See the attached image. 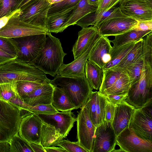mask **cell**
Returning a JSON list of instances; mask_svg holds the SVG:
<instances>
[{"instance_id": "54", "label": "cell", "mask_w": 152, "mask_h": 152, "mask_svg": "<svg viewBox=\"0 0 152 152\" xmlns=\"http://www.w3.org/2000/svg\"><path fill=\"white\" fill-rule=\"evenodd\" d=\"M89 5L95 6H98L100 0H86Z\"/></svg>"}, {"instance_id": "35", "label": "cell", "mask_w": 152, "mask_h": 152, "mask_svg": "<svg viewBox=\"0 0 152 152\" xmlns=\"http://www.w3.org/2000/svg\"><path fill=\"white\" fill-rule=\"evenodd\" d=\"M10 152H34L29 143L22 138L18 133L10 140Z\"/></svg>"}, {"instance_id": "33", "label": "cell", "mask_w": 152, "mask_h": 152, "mask_svg": "<svg viewBox=\"0 0 152 152\" xmlns=\"http://www.w3.org/2000/svg\"><path fill=\"white\" fill-rule=\"evenodd\" d=\"M123 71L112 69L103 70V80L99 91L102 93L111 87L119 78Z\"/></svg>"}, {"instance_id": "25", "label": "cell", "mask_w": 152, "mask_h": 152, "mask_svg": "<svg viewBox=\"0 0 152 152\" xmlns=\"http://www.w3.org/2000/svg\"><path fill=\"white\" fill-rule=\"evenodd\" d=\"M51 104L58 111L69 112L76 109L75 105L62 88L54 86Z\"/></svg>"}, {"instance_id": "31", "label": "cell", "mask_w": 152, "mask_h": 152, "mask_svg": "<svg viewBox=\"0 0 152 152\" xmlns=\"http://www.w3.org/2000/svg\"><path fill=\"white\" fill-rule=\"evenodd\" d=\"M132 84V81L125 69L115 83L102 93L104 95L128 93Z\"/></svg>"}, {"instance_id": "48", "label": "cell", "mask_w": 152, "mask_h": 152, "mask_svg": "<svg viewBox=\"0 0 152 152\" xmlns=\"http://www.w3.org/2000/svg\"><path fill=\"white\" fill-rule=\"evenodd\" d=\"M133 29L137 31L152 30V20L138 21L136 26Z\"/></svg>"}, {"instance_id": "1", "label": "cell", "mask_w": 152, "mask_h": 152, "mask_svg": "<svg viewBox=\"0 0 152 152\" xmlns=\"http://www.w3.org/2000/svg\"><path fill=\"white\" fill-rule=\"evenodd\" d=\"M45 75L34 66L16 58L0 64V84L18 81L44 84L50 81Z\"/></svg>"}, {"instance_id": "51", "label": "cell", "mask_w": 152, "mask_h": 152, "mask_svg": "<svg viewBox=\"0 0 152 152\" xmlns=\"http://www.w3.org/2000/svg\"><path fill=\"white\" fill-rule=\"evenodd\" d=\"M19 10V8L12 14L4 16L0 18V29L6 24L10 19Z\"/></svg>"}, {"instance_id": "18", "label": "cell", "mask_w": 152, "mask_h": 152, "mask_svg": "<svg viewBox=\"0 0 152 152\" xmlns=\"http://www.w3.org/2000/svg\"><path fill=\"white\" fill-rule=\"evenodd\" d=\"M106 101L103 94L92 91L85 105L90 119L96 127L105 121Z\"/></svg>"}, {"instance_id": "32", "label": "cell", "mask_w": 152, "mask_h": 152, "mask_svg": "<svg viewBox=\"0 0 152 152\" xmlns=\"http://www.w3.org/2000/svg\"><path fill=\"white\" fill-rule=\"evenodd\" d=\"M135 42L118 47H112L109 53L111 60L102 69L111 68L117 65L133 48Z\"/></svg>"}, {"instance_id": "5", "label": "cell", "mask_w": 152, "mask_h": 152, "mask_svg": "<svg viewBox=\"0 0 152 152\" xmlns=\"http://www.w3.org/2000/svg\"><path fill=\"white\" fill-rule=\"evenodd\" d=\"M46 37V34H40L9 39L15 48L16 58L29 63L39 55Z\"/></svg>"}, {"instance_id": "27", "label": "cell", "mask_w": 152, "mask_h": 152, "mask_svg": "<svg viewBox=\"0 0 152 152\" xmlns=\"http://www.w3.org/2000/svg\"><path fill=\"white\" fill-rule=\"evenodd\" d=\"M98 7L89 4L86 0H81L74 8L68 20L62 26L60 32L68 26L76 24L78 20L87 14L96 11Z\"/></svg>"}, {"instance_id": "47", "label": "cell", "mask_w": 152, "mask_h": 152, "mask_svg": "<svg viewBox=\"0 0 152 152\" xmlns=\"http://www.w3.org/2000/svg\"><path fill=\"white\" fill-rule=\"evenodd\" d=\"M8 102L17 107L20 111L23 110H27L29 106L18 95L14 97Z\"/></svg>"}, {"instance_id": "9", "label": "cell", "mask_w": 152, "mask_h": 152, "mask_svg": "<svg viewBox=\"0 0 152 152\" xmlns=\"http://www.w3.org/2000/svg\"><path fill=\"white\" fill-rule=\"evenodd\" d=\"M152 102L135 108L129 127L139 137L152 141Z\"/></svg>"}, {"instance_id": "55", "label": "cell", "mask_w": 152, "mask_h": 152, "mask_svg": "<svg viewBox=\"0 0 152 152\" xmlns=\"http://www.w3.org/2000/svg\"><path fill=\"white\" fill-rule=\"evenodd\" d=\"M64 0H50L51 4H53L61 2Z\"/></svg>"}, {"instance_id": "34", "label": "cell", "mask_w": 152, "mask_h": 152, "mask_svg": "<svg viewBox=\"0 0 152 152\" xmlns=\"http://www.w3.org/2000/svg\"><path fill=\"white\" fill-rule=\"evenodd\" d=\"M43 84L29 81H17L16 82L17 91L18 96L23 99L33 93Z\"/></svg>"}, {"instance_id": "3", "label": "cell", "mask_w": 152, "mask_h": 152, "mask_svg": "<svg viewBox=\"0 0 152 152\" xmlns=\"http://www.w3.org/2000/svg\"><path fill=\"white\" fill-rule=\"evenodd\" d=\"M50 83L62 88L69 96L76 109L85 105L93 88L85 77H74L55 75Z\"/></svg>"}, {"instance_id": "7", "label": "cell", "mask_w": 152, "mask_h": 152, "mask_svg": "<svg viewBox=\"0 0 152 152\" xmlns=\"http://www.w3.org/2000/svg\"><path fill=\"white\" fill-rule=\"evenodd\" d=\"M51 5L50 0H31L20 8L19 17L26 23L47 29V15Z\"/></svg>"}, {"instance_id": "13", "label": "cell", "mask_w": 152, "mask_h": 152, "mask_svg": "<svg viewBox=\"0 0 152 152\" xmlns=\"http://www.w3.org/2000/svg\"><path fill=\"white\" fill-rule=\"evenodd\" d=\"M101 35L99 32L92 37L82 54L70 63L63 64L58 69L57 75L74 77H84V67L93 46Z\"/></svg>"}, {"instance_id": "8", "label": "cell", "mask_w": 152, "mask_h": 152, "mask_svg": "<svg viewBox=\"0 0 152 152\" xmlns=\"http://www.w3.org/2000/svg\"><path fill=\"white\" fill-rule=\"evenodd\" d=\"M20 9L0 29V37L7 38L20 37L31 35L46 34L45 28L32 25L21 20L19 17Z\"/></svg>"}, {"instance_id": "42", "label": "cell", "mask_w": 152, "mask_h": 152, "mask_svg": "<svg viewBox=\"0 0 152 152\" xmlns=\"http://www.w3.org/2000/svg\"><path fill=\"white\" fill-rule=\"evenodd\" d=\"M27 110L32 114L50 115L58 112L51 104H40L34 106L29 105Z\"/></svg>"}, {"instance_id": "19", "label": "cell", "mask_w": 152, "mask_h": 152, "mask_svg": "<svg viewBox=\"0 0 152 152\" xmlns=\"http://www.w3.org/2000/svg\"><path fill=\"white\" fill-rule=\"evenodd\" d=\"M135 108L125 100L116 105L112 125L117 136L129 126Z\"/></svg>"}, {"instance_id": "38", "label": "cell", "mask_w": 152, "mask_h": 152, "mask_svg": "<svg viewBox=\"0 0 152 152\" xmlns=\"http://www.w3.org/2000/svg\"><path fill=\"white\" fill-rule=\"evenodd\" d=\"M143 61L142 57L136 62L126 66V69L127 72L131 79L132 84L137 82L140 79L142 70Z\"/></svg>"}, {"instance_id": "21", "label": "cell", "mask_w": 152, "mask_h": 152, "mask_svg": "<svg viewBox=\"0 0 152 152\" xmlns=\"http://www.w3.org/2000/svg\"><path fill=\"white\" fill-rule=\"evenodd\" d=\"M111 43L107 37L101 36L92 48L88 60L102 69L104 65L102 59L105 55L110 53L112 47Z\"/></svg>"}, {"instance_id": "29", "label": "cell", "mask_w": 152, "mask_h": 152, "mask_svg": "<svg viewBox=\"0 0 152 152\" xmlns=\"http://www.w3.org/2000/svg\"><path fill=\"white\" fill-rule=\"evenodd\" d=\"M152 30L137 31L133 29L124 33L114 36V39L110 40L113 44V47H117L136 42L143 38Z\"/></svg>"}, {"instance_id": "15", "label": "cell", "mask_w": 152, "mask_h": 152, "mask_svg": "<svg viewBox=\"0 0 152 152\" xmlns=\"http://www.w3.org/2000/svg\"><path fill=\"white\" fill-rule=\"evenodd\" d=\"M138 21L128 16L111 18L103 21L97 27L101 36H115L133 29Z\"/></svg>"}, {"instance_id": "37", "label": "cell", "mask_w": 152, "mask_h": 152, "mask_svg": "<svg viewBox=\"0 0 152 152\" xmlns=\"http://www.w3.org/2000/svg\"><path fill=\"white\" fill-rule=\"evenodd\" d=\"M81 0H64L51 4L47 17L54 14L74 8Z\"/></svg>"}, {"instance_id": "45", "label": "cell", "mask_w": 152, "mask_h": 152, "mask_svg": "<svg viewBox=\"0 0 152 152\" xmlns=\"http://www.w3.org/2000/svg\"><path fill=\"white\" fill-rule=\"evenodd\" d=\"M116 105L107 100L105 106V120L112 123L114 116Z\"/></svg>"}, {"instance_id": "12", "label": "cell", "mask_w": 152, "mask_h": 152, "mask_svg": "<svg viewBox=\"0 0 152 152\" xmlns=\"http://www.w3.org/2000/svg\"><path fill=\"white\" fill-rule=\"evenodd\" d=\"M117 137L112 123L105 120L96 127L92 152H113Z\"/></svg>"}, {"instance_id": "6", "label": "cell", "mask_w": 152, "mask_h": 152, "mask_svg": "<svg viewBox=\"0 0 152 152\" xmlns=\"http://www.w3.org/2000/svg\"><path fill=\"white\" fill-rule=\"evenodd\" d=\"M21 119L18 108L0 99V142H9L18 133Z\"/></svg>"}, {"instance_id": "26", "label": "cell", "mask_w": 152, "mask_h": 152, "mask_svg": "<svg viewBox=\"0 0 152 152\" xmlns=\"http://www.w3.org/2000/svg\"><path fill=\"white\" fill-rule=\"evenodd\" d=\"M84 70L85 77L93 89L99 90L103 80V69L88 60L86 63Z\"/></svg>"}, {"instance_id": "43", "label": "cell", "mask_w": 152, "mask_h": 152, "mask_svg": "<svg viewBox=\"0 0 152 152\" xmlns=\"http://www.w3.org/2000/svg\"><path fill=\"white\" fill-rule=\"evenodd\" d=\"M57 146L64 148L66 152H87L77 141L73 142L63 139L57 144L56 146Z\"/></svg>"}, {"instance_id": "50", "label": "cell", "mask_w": 152, "mask_h": 152, "mask_svg": "<svg viewBox=\"0 0 152 152\" xmlns=\"http://www.w3.org/2000/svg\"><path fill=\"white\" fill-rule=\"evenodd\" d=\"M34 152H46L44 147L40 144L29 142Z\"/></svg>"}, {"instance_id": "2", "label": "cell", "mask_w": 152, "mask_h": 152, "mask_svg": "<svg viewBox=\"0 0 152 152\" xmlns=\"http://www.w3.org/2000/svg\"><path fill=\"white\" fill-rule=\"evenodd\" d=\"M45 44L38 57L29 63L45 74L55 77L63 63L66 53L63 51L60 39L48 32Z\"/></svg>"}, {"instance_id": "36", "label": "cell", "mask_w": 152, "mask_h": 152, "mask_svg": "<svg viewBox=\"0 0 152 152\" xmlns=\"http://www.w3.org/2000/svg\"><path fill=\"white\" fill-rule=\"evenodd\" d=\"M16 82H11L0 84V99L8 102L18 95L16 90Z\"/></svg>"}, {"instance_id": "44", "label": "cell", "mask_w": 152, "mask_h": 152, "mask_svg": "<svg viewBox=\"0 0 152 152\" xmlns=\"http://www.w3.org/2000/svg\"><path fill=\"white\" fill-rule=\"evenodd\" d=\"M0 49L17 58L15 48L9 38L0 37Z\"/></svg>"}, {"instance_id": "53", "label": "cell", "mask_w": 152, "mask_h": 152, "mask_svg": "<svg viewBox=\"0 0 152 152\" xmlns=\"http://www.w3.org/2000/svg\"><path fill=\"white\" fill-rule=\"evenodd\" d=\"M46 152H66L64 148L60 147L52 146L49 147H44Z\"/></svg>"}, {"instance_id": "24", "label": "cell", "mask_w": 152, "mask_h": 152, "mask_svg": "<svg viewBox=\"0 0 152 152\" xmlns=\"http://www.w3.org/2000/svg\"><path fill=\"white\" fill-rule=\"evenodd\" d=\"M63 139V135L59 129L43 122L41 129L40 144L43 147L56 146L57 144Z\"/></svg>"}, {"instance_id": "39", "label": "cell", "mask_w": 152, "mask_h": 152, "mask_svg": "<svg viewBox=\"0 0 152 152\" xmlns=\"http://www.w3.org/2000/svg\"><path fill=\"white\" fill-rule=\"evenodd\" d=\"M127 16L121 11L119 7H113L96 17L92 25L98 27L102 22L111 18Z\"/></svg>"}, {"instance_id": "14", "label": "cell", "mask_w": 152, "mask_h": 152, "mask_svg": "<svg viewBox=\"0 0 152 152\" xmlns=\"http://www.w3.org/2000/svg\"><path fill=\"white\" fill-rule=\"evenodd\" d=\"M122 12L137 21L152 20V0H122Z\"/></svg>"}, {"instance_id": "41", "label": "cell", "mask_w": 152, "mask_h": 152, "mask_svg": "<svg viewBox=\"0 0 152 152\" xmlns=\"http://www.w3.org/2000/svg\"><path fill=\"white\" fill-rule=\"evenodd\" d=\"M142 59L145 62L152 65V31L143 37Z\"/></svg>"}, {"instance_id": "11", "label": "cell", "mask_w": 152, "mask_h": 152, "mask_svg": "<svg viewBox=\"0 0 152 152\" xmlns=\"http://www.w3.org/2000/svg\"><path fill=\"white\" fill-rule=\"evenodd\" d=\"M76 121L77 142L87 152H92L96 127L90 119L85 105L80 108Z\"/></svg>"}, {"instance_id": "46", "label": "cell", "mask_w": 152, "mask_h": 152, "mask_svg": "<svg viewBox=\"0 0 152 152\" xmlns=\"http://www.w3.org/2000/svg\"><path fill=\"white\" fill-rule=\"evenodd\" d=\"M128 93L118 94H109L104 95L107 100L117 105L125 100L126 98Z\"/></svg>"}, {"instance_id": "22", "label": "cell", "mask_w": 152, "mask_h": 152, "mask_svg": "<svg viewBox=\"0 0 152 152\" xmlns=\"http://www.w3.org/2000/svg\"><path fill=\"white\" fill-rule=\"evenodd\" d=\"M99 32L95 26L82 28L78 32V38L74 44L72 50L74 60L83 53L84 50L92 37Z\"/></svg>"}, {"instance_id": "16", "label": "cell", "mask_w": 152, "mask_h": 152, "mask_svg": "<svg viewBox=\"0 0 152 152\" xmlns=\"http://www.w3.org/2000/svg\"><path fill=\"white\" fill-rule=\"evenodd\" d=\"M43 122L37 115L31 114L22 118L18 134L28 142L40 144Z\"/></svg>"}, {"instance_id": "17", "label": "cell", "mask_w": 152, "mask_h": 152, "mask_svg": "<svg viewBox=\"0 0 152 152\" xmlns=\"http://www.w3.org/2000/svg\"><path fill=\"white\" fill-rule=\"evenodd\" d=\"M37 115L43 122L59 129L64 138L68 135L76 121V118L71 112H58L50 115Z\"/></svg>"}, {"instance_id": "40", "label": "cell", "mask_w": 152, "mask_h": 152, "mask_svg": "<svg viewBox=\"0 0 152 152\" xmlns=\"http://www.w3.org/2000/svg\"><path fill=\"white\" fill-rule=\"evenodd\" d=\"M18 0H0V18L10 14L19 8Z\"/></svg>"}, {"instance_id": "20", "label": "cell", "mask_w": 152, "mask_h": 152, "mask_svg": "<svg viewBox=\"0 0 152 152\" xmlns=\"http://www.w3.org/2000/svg\"><path fill=\"white\" fill-rule=\"evenodd\" d=\"M54 88L50 82H47L22 99L30 106L50 104Z\"/></svg>"}, {"instance_id": "52", "label": "cell", "mask_w": 152, "mask_h": 152, "mask_svg": "<svg viewBox=\"0 0 152 152\" xmlns=\"http://www.w3.org/2000/svg\"><path fill=\"white\" fill-rule=\"evenodd\" d=\"M0 152H10V146L9 142H0Z\"/></svg>"}, {"instance_id": "28", "label": "cell", "mask_w": 152, "mask_h": 152, "mask_svg": "<svg viewBox=\"0 0 152 152\" xmlns=\"http://www.w3.org/2000/svg\"><path fill=\"white\" fill-rule=\"evenodd\" d=\"M74 8L59 12L47 17L46 26L48 32H60L63 25L68 20Z\"/></svg>"}, {"instance_id": "56", "label": "cell", "mask_w": 152, "mask_h": 152, "mask_svg": "<svg viewBox=\"0 0 152 152\" xmlns=\"http://www.w3.org/2000/svg\"><path fill=\"white\" fill-rule=\"evenodd\" d=\"M30 0H24V1L22 3L19 8H20L22 7L25 5Z\"/></svg>"}, {"instance_id": "23", "label": "cell", "mask_w": 152, "mask_h": 152, "mask_svg": "<svg viewBox=\"0 0 152 152\" xmlns=\"http://www.w3.org/2000/svg\"><path fill=\"white\" fill-rule=\"evenodd\" d=\"M121 0H100L96 10L90 12L85 16L78 20L76 24L82 28L87 27L90 25H92L94 19L96 17L115 7V6Z\"/></svg>"}, {"instance_id": "49", "label": "cell", "mask_w": 152, "mask_h": 152, "mask_svg": "<svg viewBox=\"0 0 152 152\" xmlns=\"http://www.w3.org/2000/svg\"><path fill=\"white\" fill-rule=\"evenodd\" d=\"M16 58V57L7 53L0 49V64Z\"/></svg>"}, {"instance_id": "57", "label": "cell", "mask_w": 152, "mask_h": 152, "mask_svg": "<svg viewBox=\"0 0 152 152\" xmlns=\"http://www.w3.org/2000/svg\"><path fill=\"white\" fill-rule=\"evenodd\" d=\"M22 4L23 2L24 1V0H18Z\"/></svg>"}, {"instance_id": "4", "label": "cell", "mask_w": 152, "mask_h": 152, "mask_svg": "<svg viewBox=\"0 0 152 152\" xmlns=\"http://www.w3.org/2000/svg\"><path fill=\"white\" fill-rule=\"evenodd\" d=\"M152 66L143 61L140 78L132 84L125 100L135 108H141L152 102Z\"/></svg>"}, {"instance_id": "10", "label": "cell", "mask_w": 152, "mask_h": 152, "mask_svg": "<svg viewBox=\"0 0 152 152\" xmlns=\"http://www.w3.org/2000/svg\"><path fill=\"white\" fill-rule=\"evenodd\" d=\"M115 152H152V141L138 137L131 128L127 127L117 136Z\"/></svg>"}, {"instance_id": "30", "label": "cell", "mask_w": 152, "mask_h": 152, "mask_svg": "<svg viewBox=\"0 0 152 152\" xmlns=\"http://www.w3.org/2000/svg\"><path fill=\"white\" fill-rule=\"evenodd\" d=\"M143 38L136 41L132 49L116 66L110 69L123 71L127 66L142 57Z\"/></svg>"}]
</instances>
